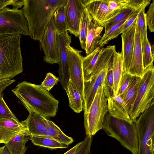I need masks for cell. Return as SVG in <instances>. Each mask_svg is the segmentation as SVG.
Returning a JSON list of instances; mask_svg holds the SVG:
<instances>
[{
    "label": "cell",
    "instance_id": "obj_1",
    "mask_svg": "<svg viewBox=\"0 0 154 154\" xmlns=\"http://www.w3.org/2000/svg\"><path fill=\"white\" fill-rule=\"evenodd\" d=\"M11 91L29 113H36L47 119L56 115L59 101L40 85L23 81Z\"/></svg>",
    "mask_w": 154,
    "mask_h": 154
},
{
    "label": "cell",
    "instance_id": "obj_2",
    "mask_svg": "<svg viewBox=\"0 0 154 154\" xmlns=\"http://www.w3.org/2000/svg\"><path fill=\"white\" fill-rule=\"evenodd\" d=\"M67 0H24L22 9L28 24L29 36L40 41L56 9Z\"/></svg>",
    "mask_w": 154,
    "mask_h": 154
},
{
    "label": "cell",
    "instance_id": "obj_3",
    "mask_svg": "<svg viewBox=\"0 0 154 154\" xmlns=\"http://www.w3.org/2000/svg\"><path fill=\"white\" fill-rule=\"evenodd\" d=\"M21 37L18 34L0 35V80L12 79L23 71Z\"/></svg>",
    "mask_w": 154,
    "mask_h": 154
},
{
    "label": "cell",
    "instance_id": "obj_4",
    "mask_svg": "<svg viewBox=\"0 0 154 154\" xmlns=\"http://www.w3.org/2000/svg\"><path fill=\"white\" fill-rule=\"evenodd\" d=\"M103 129L132 154H137L138 141L135 122L113 115L107 112L104 119Z\"/></svg>",
    "mask_w": 154,
    "mask_h": 154
},
{
    "label": "cell",
    "instance_id": "obj_5",
    "mask_svg": "<svg viewBox=\"0 0 154 154\" xmlns=\"http://www.w3.org/2000/svg\"><path fill=\"white\" fill-rule=\"evenodd\" d=\"M154 105V67L152 65L144 70L137 95L129 115L135 122L140 115Z\"/></svg>",
    "mask_w": 154,
    "mask_h": 154
},
{
    "label": "cell",
    "instance_id": "obj_6",
    "mask_svg": "<svg viewBox=\"0 0 154 154\" xmlns=\"http://www.w3.org/2000/svg\"><path fill=\"white\" fill-rule=\"evenodd\" d=\"M107 99L102 85L97 90L87 113H84V126L86 135L94 136L103 129L105 116L108 112Z\"/></svg>",
    "mask_w": 154,
    "mask_h": 154
},
{
    "label": "cell",
    "instance_id": "obj_7",
    "mask_svg": "<svg viewBox=\"0 0 154 154\" xmlns=\"http://www.w3.org/2000/svg\"><path fill=\"white\" fill-rule=\"evenodd\" d=\"M137 133V154H154V106L142 113L135 122Z\"/></svg>",
    "mask_w": 154,
    "mask_h": 154
},
{
    "label": "cell",
    "instance_id": "obj_8",
    "mask_svg": "<svg viewBox=\"0 0 154 154\" xmlns=\"http://www.w3.org/2000/svg\"><path fill=\"white\" fill-rule=\"evenodd\" d=\"M29 35L28 24L22 9L6 7L0 10V35Z\"/></svg>",
    "mask_w": 154,
    "mask_h": 154
},
{
    "label": "cell",
    "instance_id": "obj_9",
    "mask_svg": "<svg viewBox=\"0 0 154 154\" xmlns=\"http://www.w3.org/2000/svg\"><path fill=\"white\" fill-rule=\"evenodd\" d=\"M70 79L79 91L83 101L84 80L82 68V52L68 44L66 46Z\"/></svg>",
    "mask_w": 154,
    "mask_h": 154
},
{
    "label": "cell",
    "instance_id": "obj_10",
    "mask_svg": "<svg viewBox=\"0 0 154 154\" xmlns=\"http://www.w3.org/2000/svg\"><path fill=\"white\" fill-rule=\"evenodd\" d=\"M56 31L52 17L45 29L44 34L40 41V48L44 53V60L46 63L59 64V56L56 39Z\"/></svg>",
    "mask_w": 154,
    "mask_h": 154
},
{
    "label": "cell",
    "instance_id": "obj_11",
    "mask_svg": "<svg viewBox=\"0 0 154 154\" xmlns=\"http://www.w3.org/2000/svg\"><path fill=\"white\" fill-rule=\"evenodd\" d=\"M56 34L59 56L58 78L65 90L70 79L66 46L71 43V36L68 34V32L62 33L56 31Z\"/></svg>",
    "mask_w": 154,
    "mask_h": 154
},
{
    "label": "cell",
    "instance_id": "obj_12",
    "mask_svg": "<svg viewBox=\"0 0 154 154\" xmlns=\"http://www.w3.org/2000/svg\"><path fill=\"white\" fill-rule=\"evenodd\" d=\"M85 8L96 24L101 26L121 10L111 12L108 7V0H82Z\"/></svg>",
    "mask_w": 154,
    "mask_h": 154
},
{
    "label": "cell",
    "instance_id": "obj_13",
    "mask_svg": "<svg viewBox=\"0 0 154 154\" xmlns=\"http://www.w3.org/2000/svg\"><path fill=\"white\" fill-rule=\"evenodd\" d=\"M85 6L82 0H67L65 5L68 31L78 37L81 21Z\"/></svg>",
    "mask_w": 154,
    "mask_h": 154
},
{
    "label": "cell",
    "instance_id": "obj_14",
    "mask_svg": "<svg viewBox=\"0 0 154 154\" xmlns=\"http://www.w3.org/2000/svg\"><path fill=\"white\" fill-rule=\"evenodd\" d=\"M112 64L113 63L109 64L90 80L84 82V113L88 112L97 90L103 84L106 74L108 70L112 68Z\"/></svg>",
    "mask_w": 154,
    "mask_h": 154
},
{
    "label": "cell",
    "instance_id": "obj_15",
    "mask_svg": "<svg viewBox=\"0 0 154 154\" xmlns=\"http://www.w3.org/2000/svg\"><path fill=\"white\" fill-rule=\"evenodd\" d=\"M23 122L13 119H0V143L5 144L15 136L28 130Z\"/></svg>",
    "mask_w": 154,
    "mask_h": 154
},
{
    "label": "cell",
    "instance_id": "obj_16",
    "mask_svg": "<svg viewBox=\"0 0 154 154\" xmlns=\"http://www.w3.org/2000/svg\"><path fill=\"white\" fill-rule=\"evenodd\" d=\"M136 21L131 28L122 33V51L120 53L122 58L124 72H128L132 59L134 48Z\"/></svg>",
    "mask_w": 154,
    "mask_h": 154
},
{
    "label": "cell",
    "instance_id": "obj_17",
    "mask_svg": "<svg viewBox=\"0 0 154 154\" xmlns=\"http://www.w3.org/2000/svg\"><path fill=\"white\" fill-rule=\"evenodd\" d=\"M142 62L141 41L137 24H136L133 51L128 73L141 78L144 72Z\"/></svg>",
    "mask_w": 154,
    "mask_h": 154
},
{
    "label": "cell",
    "instance_id": "obj_18",
    "mask_svg": "<svg viewBox=\"0 0 154 154\" xmlns=\"http://www.w3.org/2000/svg\"><path fill=\"white\" fill-rule=\"evenodd\" d=\"M48 119L34 113H29L27 119L23 121L31 136H45L48 125Z\"/></svg>",
    "mask_w": 154,
    "mask_h": 154
},
{
    "label": "cell",
    "instance_id": "obj_19",
    "mask_svg": "<svg viewBox=\"0 0 154 154\" xmlns=\"http://www.w3.org/2000/svg\"><path fill=\"white\" fill-rule=\"evenodd\" d=\"M103 29V27L94 23L90 15L85 50L86 56L90 54L99 46L98 42L101 37L100 34Z\"/></svg>",
    "mask_w": 154,
    "mask_h": 154
},
{
    "label": "cell",
    "instance_id": "obj_20",
    "mask_svg": "<svg viewBox=\"0 0 154 154\" xmlns=\"http://www.w3.org/2000/svg\"><path fill=\"white\" fill-rule=\"evenodd\" d=\"M107 109L111 114L132 122L128 108L120 96L107 99Z\"/></svg>",
    "mask_w": 154,
    "mask_h": 154
},
{
    "label": "cell",
    "instance_id": "obj_21",
    "mask_svg": "<svg viewBox=\"0 0 154 154\" xmlns=\"http://www.w3.org/2000/svg\"><path fill=\"white\" fill-rule=\"evenodd\" d=\"M31 136L27 130L15 136L5 145L11 154H25L27 149L25 144Z\"/></svg>",
    "mask_w": 154,
    "mask_h": 154
},
{
    "label": "cell",
    "instance_id": "obj_22",
    "mask_svg": "<svg viewBox=\"0 0 154 154\" xmlns=\"http://www.w3.org/2000/svg\"><path fill=\"white\" fill-rule=\"evenodd\" d=\"M102 48L98 46L90 54L83 57L82 68L84 82L89 81L92 78L95 65Z\"/></svg>",
    "mask_w": 154,
    "mask_h": 154
},
{
    "label": "cell",
    "instance_id": "obj_23",
    "mask_svg": "<svg viewBox=\"0 0 154 154\" xmlns=\"http://www.w3.org/2000/svg\"><path fill=\"white\" fill-rule=\"evenodd\" d=\"M69 101V105L75 112L79 113L83 109V101L80 94L71 79L65 89Z\"/></svg>",
    "mask_w": 154,
    "mask_h": 154
},
{
    "label": "cell",
    "instance_id": "obj_24",
    "mask_svg": "<svg viewBox=\"0 0 154 154\" xmlns=\"http://www.w3.org/2000/svg\"><path fill=\"white\" fill-rule=\"evenodd\" d=\"M141 78L133 75L132 79L129 86L120 96L126 104L129 111L135 99Z\"/></svg>",
    "mask_w": 154,
    "mask_h": 154
},
{
    "label": "cell",
    "instance_id": "obj_25",
    "mask_svg": "<svg viewBox=\"0 0 154 154\" xmlns=\"http://www.w3.org/2000/svg\"><path fill=\"white\" fill-rule=\"evenodd\" d=\"M112 70L114 79V97L117 96L120 80L123 72L122 60L120 53L116 51L113 58Z\"/></svg>",
    "mask_w": 154,
    "mask_h": 154
},
{
    "label": "cell",
    "instance_id": "obj_26",
    "mask_svg": "<svg viewBox=\"0 0 154 154\" xmlns=\"http://www.w3.org/2000/svg\"><path fill=\"white\" fill-rule=\"evenodd\" d=\"M45 136L68 145L72 143L73 139L65 134L54 122L48 120Z\"/></svg>",
    "mask_w": 154,
    "mask_h": 154
},
{
    "label": "cell",
    "instance_id": "obj_27",
    "mask_svg": "<svg viewBox=\"0 0 154 154\" xmlns=\"http://www.w3.org/2000/svg\"><path fill=\"white\" fill-rule=\"evenodd\" d=\"M65 5L59 6L54 12L52 17L56 31L62 33L68 31L69 28L65 13Z\"/></svg>",
    "mask_w": 154,
    "mask_h": 154
},
{
    "label": "cell",
    "instance_id": "obj_28",
    "mask_svg": "<svg viewBox=\"0 0 154 154\" xmlns=\"http://www.w3.org/2000/svg\"><path fill=\"white\" fill-rule=\"evenodd\" d=\"M30 140L36 146L51 149L67 148L69 145L46 136L33 135Z\"/></svg>",
    "mask_w": 154,
    "mask_h": 154
},
{
    "label": "cell",
    "instance_id": "obj_29",
    "mask_svg": "<svg viewBox=\"0 0 154 154\" xmlns=\"http://www.w3.org/2000/svg\"><path fill=\"white\" fill-rule=\"evenodd\" d=\"M138 8L129 7L122 9L113 17L102 24L101 26L104 27L105 32L108 31L113 26L128 18Z\"/></svg>",
    "mask_w": 154,
    "mask_h": 154
},
{
    "label": "cell",
    "instance_id": "obj_30",
    "mask_svg": "<svg viewBox=\"0 0 154 154\" xmlns=\"http://www.w3.org/2000/svg\"><path fill=\"white\" fill-rule=\"evenodd\" d=\"M127 19L113 26L108 31L104 32L98 42L99 46L103 48L109 41L116 38L119 34H122V33L123 25Z\"/></svg>",
    "mask_w": 154,
    "mask_h": 154
},
{
    "label": "cell",
    "instance_id": "obj_31",
    "mask_svg": "<svg viewBox=\"0 0 154 154\" xmlns=\"http://www.w3.org/2000/svg\"><path fill=\"white\" fill-rule=\"evenodd\" d=\"M108 7L113 12L129 7L138 8L142 5L140 0H108Z\"/></svg>",
    "mask_w": 154,
    "mask_h": 154
},
{
    "label": "cell",
    "instance_id": "obj_32",
    "mask_svg": "<svg viewBox=\"0 0 154 154\" xmlns=\"http://www.w3.org/2000/svg\"><path fill=\"white\" fill-rule=\"evenodd\" d=\"M142 62L144 70L153 65L154 55L152 53L151 45L148 38L141 42Z\"/></svg>",
    "mask_w": 154,
    "mask_h": 154
},
{
    "label": "cell",
    "instance_id": "obj_33",
    "mask_svg": "<svg viewBox=\"0 0 154 154\" xmlns=\"http://www.w3.org/2000/svg\"><path fill=\"white\" fill-rule=\"evenodd\" d=\"M90 16V14L85 8L82 14L78 35L81 48L85 50Z\"/></svg>",
    "mask_w": 154,
    "mask_h": 154
},
{
    "label": "cell",
    "instance_id": "obj_34",
    "mask_svg": "<svg viewBox=\"0 0 154 154\" xmlns=\"http://www.w3.org/2000/svg\"><path fill=\"white\" fill-rule=\"evenodd\" d=\"M102 86L104 94L107 99L114 97V79L112 68L108 70Z\"/></svg>",
    "mask_w": 154,
    "mask_h": 154
},
{
    "label": "cell",
    "instance_id": "obj_35",
    "mask_svg": "<svg viewBox=\"0 0 154 154\" xmlns=\"http://www.w3.org/2000/svg\"><path fill=\"white\" fill-rule=\"evenodd\" d=\"M146 6L143 7L139 12L137 18V24L141 42L147 38V24L145 18V9Z\"/></svg>",
    "mask_w": 154,
    "mask_h": 154
},
{
    "label": "cell",
    "instance_id": "obj_36",
    "mask_svg": "<svg viewBox=\"0 0 154 154\" xmlns=\"http://www.w3.org/2000/svg\"><path fill=\"white\" fill-rule=\"evenodd\" d=\"M0 119H13L19 121L8 107L3 99L2 94L0 97Z\"/></svg>",
    "mask_w": 154,
    "mask_h": 154
},
{
    "label": "cell",
    "instance_id": "obj_37",
    "mask_svg": "<svg viewBox=\"0 0 154 154\" xmlns=\"http://www.w3.org/2000/svg\"><path fill=\"white\" fill-rule=\"evenodd\" d=\"M59 81V80L58 77H56L52 73L49 72L46 74L45 78L40 85L49 91Z\"/></svg>",
    "mask_w": 154,
    "mask_h": 154
},
{
    "label": "cell",
    "instance_id": "obj_38",
    "mask_svg": "<svg viewBox=\"0 0 154 154\" xmlns=\"http://www.w3.org/2000/svg\"><path fill=\"white\" fill-rule=\"evenodd\" d=\"M93 136L86 135L75 154H90Z\"/></svg>",
    "mask_w": 154,
    "mask_h": 154
},
{
    "label": "cell",
    "instance_id": "obj_39",
    "mask_svg": "<svg viewBox=\"0 0 154 154\" xmlns=\"http://www.w3.org/2000/svg\"><path fill=\"white\" fill-rule=\"evenodd\" d=\"M133 75L128 72H123L120 80L117 96H121L125 91L130 84Z\"/></svg>",
    "mask_w": 154,
    "mask_h": 154
},
{
    "label": "cell",
    "instance_id": "obj_40",
    "mask_svg": "<svg viewBox=\"0 0 154 154\" xmlns=\"http://www.w3.org/2000/svg\"><path fill=\"white\" fill-rule=\"evenodd\" d=\"M149 4H146L137 8L134 12L126 20L122 28V32L131 28L135 24L136 21L138 14L144 6H147Z\"/></svg>",
    "mask_w": 154,
    "mask_h": 154
},
{
    "label": "cell",
    "instance_id": "obj_41",
    "mask_svg": "<svg viewBox=\"0 0 154 154\" xmlns=\"http://www.w3.org/2000/svg\"><path fill=\"white\" fill-rule=\"evenodd\" d=\"M154 1L150 5L149 8L145 14L147 26L151 32H154Z\"/></svg>",
    "mask_w": 154,
    "mask_h": 154
},
{
    "label": "cell",
    "instance_id": "obj_42",
    "mask_svg": "<svg viewBox=\"0 0 154 154\" xmlns=\"http://www.w3.org/2000/svg\"><path fill=\"white\" fill-rule=\"evenodd\" d=\"M24 0H0V10L8 5H12L13 8L18 9L24 5Z\"/></svg>",
    "mask_w": 154,
    "mask_h": 154
},
{
    "label": "cell",
    "instance_id": "obj_43",
    "mask_svg": "<svg viewBox=\"0 0 154 154\" xmlns=\"http://www.w3.org/2000/svg\"><path fill=\"white\" fill-rule=\"evenodd\" d=\"M82 143V141L78 143L75 146L63 154H75Z\"/></svg>",
    "mask_w": 154,
    "mask_h": 154
},
{
    "label": "cell",
    "instance_id": "obj_44",
    "mask_svg": "<svg viewBox=\"0 0 154 154\" xmlns=\"http://www.w3.org/2000/svg\"><path fill=\"white\" fill-rule=\"evenodd\" d=\"M0 154H11V153L5 145L0 147Z\"/></svg>",
    "mask_w": 154,
    "mask_h": 154
},
{
    "label": "cell",
    "instance_id": "obj_45",
    "mask_svg": "<svg viewBox=\"0 0 154 154\" xmlns=\"http://www.w3.org/2000/svg\"><path fill=\"white\" fill-rule=\"evenodd\" d=\"M2 91L0 92V97L1 96V95L2 94Z\"/></svg>",
    "mask_w": 154,
    "mask_h": 154
},
{
    "label": "cell",
    "instance_id": "obj_46",
    "mask_svg": "<svg viewBox=\"0 0 154 154\" xmlns=\"http://www.w3.org/2000/svg\"><path fill=\"white\" fill-rule=\"evenodd\" d=\"M90 154H91V153H90Z\"/></svg>",
    "mask_w": 154,
    "mask_h": 154
}]
</instances>
